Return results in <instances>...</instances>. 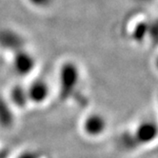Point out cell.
Segmentation results:
<instances>
[{"mask_svg":"<svg viewBox=\"0 0 158 158\" xmlns=\"http://www.w3.org/2000/svg\"><path fill=\"white\" fill-rule=\"evenodd\" d=\"M158 142V121L152 117L138 120L123 131L118 143L123 151L138 152L152 148Z\"/></svg>","mask_w":158,"mask_h":158,"instance_id":"1","label":"cell"},{"mask_svg":"<svg viewBox=\"0 0 158 158\" xmlns=\"http://www.w3.org/2000/svg\"><path fill=\"white\" fill-rule=\"evenodd\" d=\"M83 131L89 137L102 136L109 128L108 119L101 114L94 112L86 116L82 124Z\"/></svg>","mask_w":158,"mask_h":158,"instance_id":"2","label":"cell"},{"mask_svg":"<svg viewBox=\"0 0 158 158\" xmlns=\"http://www.w3.org/2000/svg\"><path fill=\"white\" fill-rule=\"evenodd\" d=\"M29 1L38 7H47L52 2V0H29Z\"/></svg>","mask_w":158,"mask_h":158,"instance_id":"4","label":"cell"},{"mask_svg":"<svg viewBox=\"0 0 158 158\" xmlns=\"http://www.w3.org/2000/svg\"><path fill=\"white\" fill-rule=\"evenodd\" d=\"M30 91V95L35 100H42L46 96L47 88L43 83H36L33 86Z\"/></svg>","mask_w":158,"mask_h":158,"instance_id":"3","label":"cell"},{"mask_svg":"<svg viewBox=\"0 0 158 158\" xmlns=\"http://www.w3.org/2000/svg\"><path fill=\"white\" fill-rule=\"evenodd\" d=\"M153 66H154V70H155L156 73H158V52H157L156 55L154 56V59H153Z\"/></svg>","mask_w":158,"mask_h":158,"instance_id":"5","label":"cell"}]
</instances>
